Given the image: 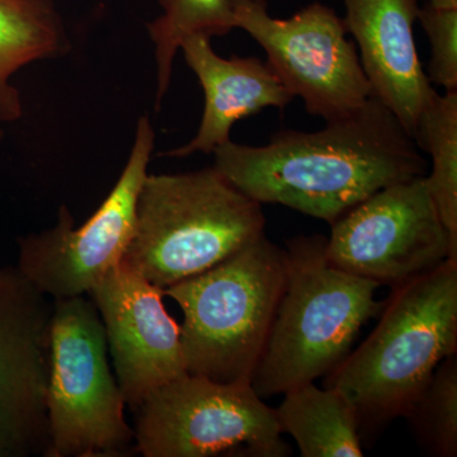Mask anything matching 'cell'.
Returning <instances> with one entry per match:
<instances>
[{
  "instance_id": "277c9868",
  "label": "cell",
  "mask_w": 457,
  "mask_h": 457,
  "mask_svg": "<svg viewBox=\"0 0 457 457\" xmlns=\"http://www.w3.org/2000/svg\"><path fill=\"white\" fill-rule=\"evenodd\" d=\"M264 227L262 204L213 167L147 174L122 262L164 290L236 254Z\"/></svg>"
},
{
  "instance_id": "6da1fadb",
  "label": "cell",
  "mask_w": 457,
  "mask_h": 457,
  "mask_svg": "<svg viewBox=\"0 0 457 457\" xmlns=\"http://www.w3.org/2000/svg\"><path fill=\"white\" fill-rule=\"evenodd\" d=\"M326 122L315 132L279 131L266 145L228 140L213 150V168L261 204H282L330 225L375 192L427 176L416 140L374 96Z\"/></svg>"
},
{
  "instance_id": "e0dca14e",
  "label": "cell",
  "mask_w": 457,
  "mask_h": 457,
  "mask_svg": "<svg viewBox=\"0 0 457 457\" xmlns=\"http://www.w3.org/2000/svg\"><path fill=\"white\" fill-rule=\"evenodd\" d=\"M414 140L431 155L427 185L457 261V90L432 98L418 120Z\"/></svg>"
},
{
  "instance_id": "9a60e30c",
  "label": "cell",
  "mask_w": 457,
  "mask_h": 457,
  "mask_svg": "<svg viewBox=\"0 0 457 457\" xmlns=\"http://www.w3.org/2000/svg\"><path fill=\"white\" fill-rule=\"evenodd\" d=\"M69 50L71 40L54 0H0V122L17 121L23 114L13 75Z\"/></svg>"
},
{
  "instance_id": "3957f363",
  "label": "cell",
  "mask_w": 457,
  "mask_h": 457,
  "mask_svg": "<svg viewBox=\"0 0 457 457\" xmlns=\"http://www.w3.org/2000/svg\"><path fill=\"white\" fill-rule=\"evenodd\" d=\"M327 237L286 242V281L252 386L262 399L327 376L350 353L361 328L383 312L380 285L330 263Z\"/></svg>"
},
{
  "instance_id": "8992f818",
  "label": "cell",
  "mask_w": 457,
  "mask_h": 457,
  "mask_svg": "<svg viewBox=\"0 0 457 457\" xmlns=\"http://www.w3.org/2000/svg\"><path fill=\"white\" fill-rule=\"evenodd\" d=\"M104 323L92 300H54L47 386V457L126 455L134 429L108 361Z\"/></svg>"
},
{
  "instance_id": "7a4b0ae2",
  "label": "cell",
  "mask_w": 457,
  "mask_h": 457,
  "mask_svg": "<svg viewBox=\"0 0 457 457\" xmlns=\"http://www.w3.org/2000/svg\"><path fill=\"white\" fill-rule=\"evenodd\" d=\"M457 353V261L394 287L374 332L326 376L360 420L361 438L404 417L446 357Z\"/></svg>"
},
{
  "instance_id": "52a82bcc",
  "label": "cell",
  "mask_w": 457,
  "mask_h": 457,
  "mask_svg": "<svg viewBox=\"0 0 457 457\" xmlns=\"http://www.w3.org/2000/svg\"><path fill=\"white\" fill-rule=\"evenodd\" d=\"M135 450L145 457H285L275 409L251 383L185 375L135 409Z\"/></svg>"
},
{
  "instance_id": "ba28073f",
  "label": "cell",
  "mask_w": 457,
  "mask_h": 457,
  "mask_svg": "<svg viewBox=\"0 0 457 457\" xmlns=\"http://www.w3.org/2000/svg\"><path fill=\"white\" fill-rule=\"evenodd\" d=\"M236 29L266 51L267 64L306 112L326 121L360 110L372 96L357 46L335 9L312 3L288 20L269 14L266 0H231Z\"/></svg>"
},
{
  "instance_id": "7402d4cb",
  "label": "cell",
  "mask_w": 457,
  "mask_h": 457,
  "mask_svg": "<svg viewBox=\"0 0 457 457\" xmlns=\"http://www.w3.org/2000/svg\"><path fill=\"white\" fill-rule=\"evenodd\" d=\"M0 137H2V132H0Z\"/></svg>"
},
{
  "instance_id": "8fae6325",
  "label": "cell",
  "mask_w": 457,
  "mask_h": 457,
  "mask_svg": "<svg viewBox=\"0 0 457 457\" xmlns=\"http://www.w3.org/2000/svg\"><path fill=\"white\" fill-rule=\"evenodd\" d=\"M53 311L17 266L0 263V457L49 453Z\"/></svg>"
},
{
  "instance_id": "d6986e66",
  "label": "cell",
  "mask_w": 457,
  "mask_h": 457,
  "mask_svg": "<svg viewBox=\"0 0 457 457\" xmlns=\"http://www.w3.org/2000/svg\"><path fill=\"white\" fill-rule=\"evenodd\" d=\"M404 418L426 455L457 456V353L437 366Z\"/></svg>"
},
{
  "instance_id": "5bb4252c",
  "label": "cell",
  "mask_w": 457,
  "mask_h": 457,
  "mask_svg": "<svg viewBox=\"0 0 457 457\" xmlns=\"http://www.w3.org/2000/svg\"><path fill=\"white\" fill-rule=\"evenodd\" d=\"M180 51L204 89L203 120L194 139L162 155L187 158L195 153L212 154L230 140L236 122L267 107L284 111L295 98L267 62L258 57L224 59L213 51L207 36H189L180 45Z\"/></svg>"
},
{
  "instance_id": "7c38bea8",
  "label": "cell",
  "mask_w": 457,
  "mask_h": 457,
  "mask_svg": "<svg viewBox=\"0 0 457 457\" xmlns=\"http://www.w3.org/2000/svg\"><path fill=\"white\" fill-rule=\"evenodd\" d=\"M88 295L104 323L123 400L132 411L154 390L188 374L180 326L165 309L163 288L121 262Z\"/></svg>"
},
{
  "instance_id": "9c48e42d",
  "label": "cell",
  "mask_w": 457,
  "mask_h": 457,
  "mask_svg": "<svg viewBox=\"0 0 457 457\" xmlns=\"http://www.w3.org/2000/svg\"><path fill=\"white\" fill-rule=\"evenodd\" d=\"M155 144L149 116H141L128 163L97 212L82 227L65 204L55 227L18 239L21 272L53 300L84 296L119 266L134 236L137 204Z\"/></svg>"
},
{
  "instance_id": "ffe728a7",
  "label": "cell",
  "mask_w": 457,
  "mask_h": 457,
  "mask_svg": "<svg viewBox=\"0 0 457 457\" xmlns=\"http://www.w3.org/2000/svg\"><path fill=\"white\" fill-rule=\"evenodd\" d=\"M418 21L428 36L431 59L426 75L429 83L457 90V8H420Z\"/></svg>"
},
{
  "instance_id": "30bf717a",
  "label": "cell",
  "mask_w": 457,
  "mask_h": 457,
  "mask_svg": "<svg viewBox=\"0 0 457 457\" xmlns=\"http://www.w3.org/2000/svg\"><path fill=\"white\" fill-rule=\"evenodd\" d=\"M326 252L338 269L393 288L453 260L426 176L394 183L352 207L333 222Z\"/></svg>"
},
{
  "instance_id": "2e32d148",
  "label": "cell",
  "mask_w": 457,
  "mask_h": 457,
  "mask_svg": "<svg viewBox=\"0 0 457 457\" xmlns=\"http://www.w3.org/2000/svg\"><path fill=\"white\" fill-rule=\"evenodd\" d=\"M275 414L303 457L363 456L356 408L341 390L300 385L284 394Z\"/></svg>"
},
{
  "instance_id": "5b68a950",
  "label": "cell",
  "mask_w": 457,
  "mask_h": 457,
  "mask_svg": "<svg viewBox=\"0 0 457 457\" xmlns=\"http://www.w3.org/2000/svg\"><path fill=\"white\" fill-rule=\"evenodd\" d=\"M285 281V249L262 234L212 269L164 288L183 312L188 374L252 384Z\"/></svg>"
},
{
  "instance_id": "ac0fdd59",
  "label": "cell",
  "mask_w": 457,
  "mask_h": 457,
  "mask_svg": "<svg viewBox=\"0 0 457 457\" xmlns=\"http://www.w3.org/2000/svg\"><path fill=\"white\" fill-rule=\"evenodd\" d=\"M162 14L147 23L156 62L155 108L170 86L174 57L192 35L225 36L236 29L231 0H158Z\"/></svg>"
},
{
  "instance_id": "4fadbf2b",
  "label": "cell",
  "mask_w": 457,
  "mask_h": 457,
  "mask_svg": "<svg viewBox=\"0 0 457 457\" xmlns=\"http://www.w3.org/2000/svg\"><path fill=\"white\" fill-rule=\"evenodd\" d=\"M347 32L359 45L372 96L414 139L418 120L437 95L423 71L414 40L418 0H343Z\"/></svg>"
},
{
  "instance_id": "44dd1931",
  "label": "cell",
  "mask_w": 457,
  "mask_h": 457,
  "mask_svg": "<svg viewBox=\"0 0 457 457\" xmlns=\"http://www.w3.org/2000/svg\"><path fill=\"white\" fill-rule=\"evenodd\" d=\"M428 4L436 8H457V0H429Z\"/></svg>"
}]
</instances>
